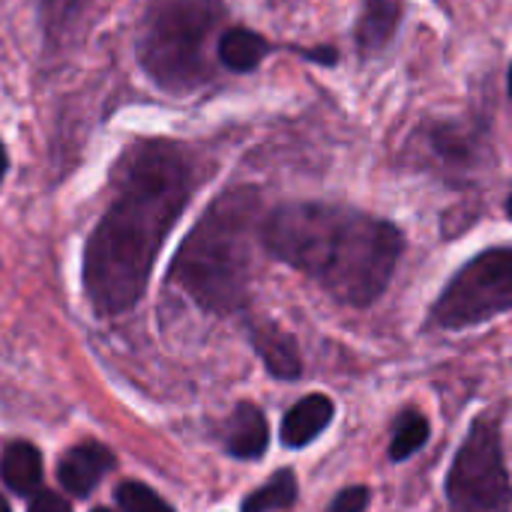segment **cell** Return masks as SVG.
Masks as SVG:
<instances>
[{
  "label": "cell",
  "mask_w": 512,
  "mask_h": 512,
  "mask_svg": "<svg viewBox=\"0 0 512 512\" xmlns=\"http://www.w3.org/2000/svg\"><path fill=\"white\" fill-rule=\"evenodd\" d=\"M369 504H372V489L369 486H348L333 498L327 512H366Z\"/></svg>",
  "instance_id": "18"
},
{
  "label": "cell",
  "mask_w": 512,
  "mask_h": 512,
  "mask_svg": "<svg viewBox=\"0 0 512 512\" xmlns=\"http://www.w3.org/2000/svg\"><path fill=\"white\" fill-rule=\"evenodd\" d=\"M333 417H336L333 399L324 393H309L294 408H288L282 429H279V438L288 450H303L333 423Z\"/></svg>",
  "instance_id": "8"
},
{
  "label": "cell",
  "mask_w": 512,
  "mask_h": 512,
  "mask_svg": "<svg viewBox=\"0 0 512 512\" xmlns=\"http://www.w3.org/2000/svg\"><path fill=\"white\" fill-rule=\"evenodd\" d=\"M507 216L512 219V189H510V195H507Z\"/></svg>",
  "instance_id": "21"
},
{
  "label": "cell",
  "mask_w": 512,
  "mask_h": 512,
  "mask_svg": "<svg viewBox=\"0 0 512 512\" xmlns=\"http://www.w3.org/2000/svg\"><path fill=\"white\" fill-rule=\"evenodd\" d=\"M252 342H255V351L258 357L264 360L267 372L279 381H294L303 375V360H300V351H297V342L279 330L276 324H261L252 330Z\"/></svg>",
  "instance_id": "12"
},
{
  "label": "cell",
  "mask_w": 512,
  "mask_h": 512,
  "mask_svg": "<svg viewBox=\"0 0 512 512\" xmlns=\"http://www.w3.org/2000/svg\"><path fill=\"white\" fill-rule=\"evenodd\" d=\"M438 162L447 168H471L480 159V135L462 123H432L423 138Z\"/></svg>",
  "instance_id": "11"
},
{
  "label": "cell",
  "mask_w": 512,
  "mask_h": 512,
  "mask_svg": "<svg viewBox=\"0 0 512 512\" xmlns=\"http://www.w3.org/2000/svg\"><path fill=\"white\" fill-rule=\"evenodd\" d=\"M270 444V426L258 405L240 402L225 423V450L234 459H261Z\"/></svg>",
  "instance_id": "9"
},
{
  "label": "cell",
  "mask_w": 512,
  "mask_h": 512,
  "mask_svg": "<svg viewBox=\"0 0 512 512\" xmlns=\"http://www.w3.org/2000/svg\"><path fill=\"white\" fill-rule=\"evenodd\" d=\"M0 512H9V507H6V501L0 498Z\"/></svg>",
  "instance_id": "23"
},
{
  "label": "cell",
  "mask_w": 512,
  "mask_h": 512,
  "mask_svg": "<svg viewBox=\"0 0 512 512\" xmlns=\"http://www.w3.org/2000/svg\"><path fill=\"white\" fill-rule=\"evenodd\" d=\"M93 512H111V510H105V507H99V510H93Z\"/></svg>",
  "instance_id": "24"
},
{
  "label": "cell",
  "mask_w": 512,
  "mask_h": 512,
  "mask_svg": "<svg viewBox=\"0 0 512 512\" xmlns=\"http://www.w3.org/2000/svg\"><path fill=\"white\" fill-rule=\"evenodd\" d=\"M399 21H402V3L399 0H366L360 21H357V30H354L360 57L381 54L390 45V39L396 36Z\"/></svg>",
  "instance_id": "10"
},
{
  "label": "cell",
  "mask_w": 512,
  "mask_h": 512,
  "mask_svg": "<svg viewBox=\"0 0 512 512\" xmlns=\"http://www.w3.org/2000/svg\"><path fill=\"white\" fill-rule=\"evenodd\" d=\"M512 309V249H486L471 258L432 306V321L444 330L486 324Z\"/></svg>",
  "instance_id": "6"
},
{
  "label": "cell",
  "mask_w": 512,
  "mask_h": 512,
  "mask_svg": "<svg viewBox=\"0 0 512 512\" xmlns=\"http://www.w3.org/2000/svg\"><path fill=\"white\" fill-rule=\"evenodd\" d=\"M507 90H510V96H512V63H510V75H507Z\"/></svg>",
  "instance_id": "22"
},
{
  "label": "cell",
  "mask_w": 512,
  "mask_h": 512,
  "mask_svg": "<svg viewBox=\"0 0 512 512\" xmlns=\"http://www.w3.org/2000/svg\"><path fill=\"white\" fill-rule=\"evenodd\" d=\"M219 18V0H153L141 36L147 72L168 90L198 87L207 78L204 48Z\"/></svg>",
  "instance_id": "4"
},
{
  "label": "cell",
  "mask_w": 512,
  "mask_h": 512,
  "mask_svg": "<svg viewBox=\"0 0 512 512\" xmlns=\"http://www.w3.org/2000/svg\"><path fill=\"white\" fill-rule=\"evenodd\" d=\"M270 54V42L246 27H231L219 39V60L234 72H252Z\"/></svg>",
  "instance_id": "14"
},
{
  "label": "cell",
  "mask_w": 512,
  "mask_h": 512,
  "mask_svg": "<svg viewBox=\"0 0 512 512\" xmlns=\"http://www.w3.org/2000/svg\"><path fill=\"white\" fill-rule=\"evenodd\" d=\"M114 468V456L108 447L102 444H78L72 447L63 459H60V468H57V480L60 486L75 495V498H87L99 483L102 477Z\"/></svg>",
  "instance_id": "7"
},
{
  "label": "cell",
  "mask_w": 512,
  "mask_h": 512,
  "mask_svg": "<svg viewBox=\"0 0 512 512\" xmlns=\"http://www.w3.org/2000/svg\"><path fill=\"white\" fill-rule=\"evenodd\" d=\"M6 165H9V159H6V147L0 144V180H3V174H6Z\"/></svg>",
  "instance_id": "20"
},
{
  "label": "cell",
  "mask_w": 512,
  "mask_h": 512,
  "mask_svg": "<svg viewBox=\"0 0 512 512\" xmlns=\"http://www.w3.org/2000/svg\"><path fill=\"white\" fill-rule=\"evenodd\" d=\"M450 512H510L512 483L504 462L501 429L483 414L471 423L447 474Z\"/></svg>",
  "instance_id": "5"
},
{
  "label": "cell",
  "mask_w": 512,
  "mask_h": 512,
  "mask_svg": "<svg viewBox=\"0 0 512 512\" xmlns=\"http://www.w3.org/2000/svg\"><path fill=\"white\" fill-rule=\"evenodd\" d=\"M294 501H297V477H294V471L282 468L243 501V512L291 510Z\"/></svg>",
  "instance_id": "15"
},
{
  "label": "cell",
  "mask_w": 512,
  "mask_h": 512,
  "mask_svg": "<svg viewBox=\"0 0 512 512\" xmlns=\"http://www.w3.org/2000/svg\"><path fill=\"white\" fill-rule=\"evenodd\" d=\"M189 192V162L174 144L135 147L123 162L120 195L84 252V288L99 315H120L138 303Z\"/></svg>",
  "instance_id": "1"
},
{
  "label": "cell",
  "mask_w": 512,
  "mask_h": 512,
  "mask_svg": "<svg viewBox=\"0 0 512 512\" xmlns=\"http://www.w3.org/2000/svg\"><path fill=\"white\" fill-rule=\"evenodd\" d=\"M261 243L348 306H372L387 291L405 249L393 222L324 201L276 207L261 225Z\"/></svg>",
  "instance_id": "2"
},
{
  "label": "cell",
  "mask_w": 512,
  "mask_h": 512,
  "mask_svg": "<svg viewBox=\"0 0 512 512\" xmlns=\"http://www.w3.org/2000/svg\"><path fill=\"white\" fill-rule=\"evenodd\" d=\"M0 477L15 495H30L42 480V456H39V450L24 444V441L9 444L3 459H0Z\"/></svg>",
  "instance_id": "13"
},
{
  "label": "cell",
  "mask_w": 512,
  "mask_h": 512,
  "mask_svg": "<svg viewBox=\"0 0 512 512\" xmlns=\"http://www.w3.org/2000/svg\"><path fill=\"white\" fill-rule=\"evenodd\" d=\"M258 207L255 189L225 192L210 204L171 264V279L207 312H234L246 303Z\"/></svg>",
  "instance_id": "3"
},
{
  "label": "cell",
  "mask_w": 512,
  "mask_h": 512,
  "mask_svg": "<svg viewBox=\"0 0 512 512\" xmlns=\"http://www.w3.org/2000/svg\"><path fill=\"white\" fill-rule=\"evenodd\" d=\"M432 429H429V420L420 414V411H402L396 417V426H393V438H390V462H405L411 459L417 450L426 447Z\"/></svg>",
  "instance_id": "16"
},
{
  "label": "cell",
  "mask_w": 512,
  "mask_h": 512,
  "mask_svg": "<svg viewBox=\"0 0 512 512\" xmlns=\"http://www.w3.org/2000/svg\"><path fill=\"white\" fill-rule=\"evenodd\" d=\"M114 498H117V507L123 512H174L171 504H165L150 486H144V483H123L117 492H114Z\"/></svg>",
  "instance_id": "17"
},
{
  "label": "cell",
  "mask_w": 512,
  "mask_h": 512,
  "mask_svg": "<svg viewBox=\"0 0 512 512\" xmlns=\"http://www.w3.org/2000/svg\"><path fill=\"white\" fill-rule=\"evenodd\" d=\"M27 512H72V510H69V504H66L60 495H54V492H39V495H33V501H30Z\"/></svg>",
  "instance_id": "19"
}]
</instances>
